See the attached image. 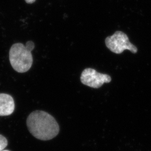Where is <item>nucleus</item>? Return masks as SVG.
<instances>
[{"label": "nucleus", "mask_w": 151, "mask_h": 151, "mask_svg": "<svg viewBox=\"0 0 151 151\" xmlns=\"http://www.w3.org/2000/svg\"><path fill=\"white\" fill-rule=\"evenodd\" d=\"M27 124L30 133L39 140H51L60 132V126L57 120L44 111L36 110L30 114Z\"/></svg>", "instance_id": "1"}, {"label": "nucleus", "mask_w": 151, "mask_h": 151, "mask_svg": "<svg viewBox=\"0 0 151 151\" xmlns=\"http://www.w3.org/2000/svg\"><path fill=\"white\" fill-rule=\"evenodd\" d=\"M35 48L32 41H28L26 45L15 43L9 51V60L12 67L19 73L27 72L32 67L33 62L32 51Z\"/></svg>", "instance_id": "2"}, {"label": "nucleus", "mask_w": 151, "mask_h": 151, "mask_svg": "<svg viewBox=\"0 0 151 151\" xmlns=\"http://www.w3.org/2000/svg\"><path fill=\"white\" fill-rule=\"evenodd\" d=\"M105 44L110 51L115 54H121L125 50L134 54L138 52L137 48L130 42L128 37L121 31H116L113 35L106 38Z\"/></svg>", "instance_id": "3"}, {"label": "nucleus", "mask_w": 151, "mask_h": 151, "mask_svg": "<svg viewBox=\"0 0 151 151\" xmlns=\"http://www.w3.org/2000/svg\"><path fill=\"white\" fill-rule=\"evenodd\" d=\"M81 83L87 86L99 88L105 83H109L111 78L107 74H103L91 68H87L82 72L80 77Z\"/></svg>", "instance_id": "4"}, {"label": "nucleus", "mask_w": 151, "mask_h": 151, "mask_svg": "<svg viewBox=\"0 0 151 151\" xmlns=\"http://www.w3.org/2000/svg\"><path fill=\"white\" fill-rule=\"evenodd\" d=\"M14 110L15 102L13 97L7 93H0V116L10 115Z\"/></svg>", "instance_id": "5"}, {"label": "nucleus", "mask_w": 151, "mask_h": 151, "mask_svg": "<svg viewBox=\"0 0 151 151\" xmlns=\"http://www.w3.org/2000/svg\"><path fill=\"white\" fill-rule=\"evenodd\" d=\"M8 145V141L4 136L0 134V151L5 150Z\"/></svg>", "instance_id": "6"}, {"label": "nucleus", "mask_w": 151, "mask_h": 151, "mask_svg": "<svg viewBox=\"0 0 151 151\" xmlns=\"http://www.w3.org/2000/svg\"><path fill=\"white\" fill-rule=\"evenodd\" d=\"M25 1L28 4H32L36 1V0H25Z\"/></svg>", "instance_id": "7"}, {"label": "nucleus", "mask_w": 151, "mask_h": 151, "mask_svg": "<svg viewBox=\"0 0 151 151\" xmlns=\"http://www.w3.org/2000/svg\"><path fill=\"white\" fill-rule=\"evenodd\" d=\"M9 151V150H3V151Z\"/></svg>", "instance_id": "8"}]
</instances>
